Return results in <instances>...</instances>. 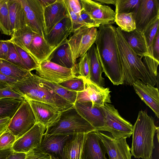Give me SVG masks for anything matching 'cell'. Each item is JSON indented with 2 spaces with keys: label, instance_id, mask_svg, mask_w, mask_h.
I'll return each instance as SVG.
<instances>
[{
  "label": "cell",
  "instance_id": "1f68e13d",
  "mask_svg": "<svg viewBox=\"0 0 159 159\" xmlns=\"http://www.w3.org/2000/svg\"><path fill=\"white\" fill-rule=\"evenodd\" d=\"M40 81L56 94L71 104L74 105L76 101L77 92L70 91L58 84L52 83L39 77Z\"/></svg>",
  "mask_w": 159,
  "mask_h": 159
},
{
  "label": "cell",
  "instance_id": "4316f807",
  "mask_svg": "<svg viewBox=\"0 0 159 159\" xmlns=\"http://www.w3.org/2000/svg\"><path fill=\"white\" fill-rule=\"evenodd\" d=\"M87 134H79L72 135L64 147L63 159H82Z\"/></svg>",
  "mask_w": 159,
  "mask_h": 159
},
{
  "label": "cell",
  "instance_id": "7a4b0ae2",
  "mask_svg": "<svg viewBox=\"0 0 159 159\" xmlns=\"http://www.w3.org/2000/svg\"><path fill=\"white\" fill-rule=\"evenodd\" d=\"M116 38L119 58L123 74V84L130 86L138 80L154 86L157 80L151 76L142 58L132 50L124 38L119 27L116 28Z\"/></svg>",
  "mask_w": 159,
  "mask_h": 159
},
{
  "label": "cell",
  "instance_id": "ba28073f",
  "mask_svg": "<svg viewBox=\"0 0 159 159\" xmlns=\"http://www.w3.org/2000/svg\"><path fill=\"white\" fill-rule=\"evenodd\" d=\"M36 123L35 118L28 101H22L12 118L7 128L17 140L29 130Z\"/></svg>",
  "mask_w": 159,
  "mask_h": 159
},
{
  "label": "cell",
  "instance_id": "6da1fadb",
  "mask_svg": "<svg viewBox=\"0 0 159 159\" xmlns=\"http://www.w3.org/2000/svg\"><path fill=\"white\" fill-rule=\"evenodd\" d=\"M95 42L103 72L116 85L123 84V74L116 38V29L111 25H100Z\"/></svg>",
  "mask_w": 159,
  "mask_h": 159
},
{
  "label": "cell",
  "instance_id": "d6a6232c",
  "mask_svg": "<svg viewBox=\"0 0 159 159\" xmlns=\"http://www.w3.org/2000/svg\"><path fill=\"white\" fill-rule=\"evenodd\" d=\"M22 101L11 98L0 99V119L6 117L12 118Z\"/></svg>",
  "mask_w": 159,
  "mask_h": 159
},
{
  "label": "cell",
  "instance_id": "d4e9b609",
  "mask_svg": "<svg viewBox=\"0 0 159 159\" xmlns=\"http://www.w3.org/2000/svg\"><path fill=\"white\" fill-rule=\"evenodd\" d=\"M47 60L63 67L76 70L68 39H65L53 52Z\"/></svg>",
  "mask_w": 159,
  "mask_h": 159
},
{
  "label": "cell",
  "instance_id": "ffe728a7",
  "mask_svg": "<svg viewBox=\"0 0 159 159\" xmlns=\"http://www.w3.org/2000/svg\"><path fill=\"white\" fill-rule=\"evenodd\" d=\"M107 149L96 131L87 134L82 151V159H107Z\"/></svg>",
  "mask_w": 159,
  "mask_h": 159
},
{
  "label": "cell",
  "instance_id": "f5cc1de1",
  "mask_svg": "<svg viewBox=\"0 0 159 159\" xmlns=\"http://www.w3.org/2000/svg\"><path fill=\"white\" fill-rule=\"evenodd\" d=\"M12 151V147L7 149L0 150V159H7Z\"/></svg>",
  "mask_w": 159,
  "mask_h": 159
},
{
  "label": "cell",
  "instance_id": "83f0119b",
  "mask_svg": "<svg viewBox=\"0 0 159 159\" xmlns=\"http://www.w3.org/2000/svg\"><path fill=\"white\" fill-rule=\"evenodd\" d=\"M90 66L89 80L97 85L105 86L104 79L102 76V69L97 55L95 45L93 44L87 52Z\"/></svg>",
  "mask_w": 159,
  "mask_h": 159
},
{
  "label": "cell",
  "instance_id": "f907efd6",
  "mask_svg": "<svg viewBox=\"0 0 159 159\" xmlns=\"http://www.w3.org/2000/svg\"><path fill=\"white\" fill-rule=\"evenodd\" d=\"M17 81L16 80L7 76L0 72V82L10 86Z\"/></svg>",
  "mask_w": 159,
  "mask_h": 159
},
{
  "label": "cell",
  "instance_id": "e575fe53",
  "mask_svg": "<svg viewBox=\"0 0 159 159\" xmlns=\"http://www.w3.org/2000/svg\"><path fill=\"white\" fill-rule=\"evenodd\" d=\"M7 2L8 0H0V31L2 34L11 36Z\"/></svg>",
  "mask_w": 159,
  "mask_h": 159
},
{
  "label": "cell",
  "instance_id": "9c48e42d",
  "mask_svg": "<svg viewBox=\"0 0 159 159\" xmlns=\"http://www.w3.org/2000/svg\"><path fill=\"white\" fill-rule=\"evenodd\" d=\"M36 75L49 82L59 83L76 76V70L66 68L47 60L39 64Z\"/></svg>",
  "mask_w": 159,
  "mask_h": 159
},
{
  "label": "cell",
  "instance_id": "60d3db41",
  "mask_svg": "<svg viewBox=\"0 0 159 159\" xmlns=\"http://www.w3.org/2000/svg\"><path fill=\"white\" fill-rule=\"evenodd\" d=\"M16 140L15 136L7 129L0 135V150L11 148Z\"/></svg>",
  "mask_w": 159,
  "mask_h": 159
},
{
  "label": "cell",
  "instance_id": "d6986e66",
  "mask_svg": "<svg viewBox=\"0 0 159 159\" xmlns=\"http://www.w3.org/2000/svg\"><path fill=\"white\" fill-rule=\"evenodd\" d=\"M136 93L145 104L159 118V92L157 88L148 84H144L140 80L133 84Z\"/></svg>",
  "mask_w": 159,
  "mask_h": 159
},
{
  "label": "cell",
  "instance_id": "30bf717a",
  "mask_svg": "<svg viewBox=\"0 0 159 159\" xmlns=\"http://www.w3.org/2000/svg\"><path fill=\"white\" fill-rule=\"evenodd\" d=\"M24 9L27 25L44 39L46 35L44 8L39 0H21Z\"/></svg>",
  "mask_w": 159,
  "mask_h": 159
},
{
  "label": "cell",
  "instance_id": "680465c9",
  "mask_svg": "<svg viewBox=\"0 0 159 159\" xmlns=\"http://www.w3.org/2000/svg\"><path fill=\"white\" fill-rule=\"evenodd\" d=\"M50 159H59V158L57 157H55L52 156H50Z\"/></svg>",
  "mask_w": 159,
  "mask_h": 159
},
{
  "label": "cell",
  "instance_id": "b9f144b4",
  "mask_svg": "<svg viewBox=\"0 0 159 159\" xmlns=\"http://www.w3.org/2000/svg\"><path fill=\"white\" fill-rule=\"evenodd\" d=\"M3 98H11L21 101L26 99L24 96L14 91L10 86L0 88V99Z\"/></svg>",
  "mask_w": 159,
  "mask_h": 159
},
{
  "label": "cell",
  "instance_id": "7dc6e473",
  "mask_svg": "<svg viewBox=\"0 0 159 159\" xmlns=\"http://www.w3.org/2000/svg\"><path fill=\"white\" fill-rule=\"evenodd\" d=\"M8 40H0V59L6 60L9 49Z\"/></svg>",
  "mask_w": 159,
  "mask_h": 159
},
{
  "label": "cell",
  "instance_id": "277c9868",
  "mask_svg": "<svg viewBox=\"0 0 159 159\" xmlns=\"http://www.w3.org/2000/svg\"><path fill=\"white\" fill-rule=\"evenodd\" d=\"M156 128L153 118L148 116L146 111H139L133 127L130 148L132 156L139 159H152Z\"/></svg>",
  "mask_w": 159,
  "mask_h": 159
},
{
  "label": "cell",
  "instance_id": "f6af8a7d",
  "mask_svg": "<svg viewBox=\"0 0 159 159\" xmlns=\"http://www.w3.org/2000/svg\"><path fill=\"white\" fill-rule=\"evenodd\" d=\"M65 5L72 11L80 16L82 11L80 0H64Z\"/></svg>",
  "mask_w": 159,
  "mask_h": 159
},
{
  "label": "cell",
  "instance_id": "4dcf8cb0",
  "mask_svg": "<svg viewBox=\"0 0 159 159\" xmlns=\"http://www.w3.org/2000/svg\"><path fill=\"white\" fill-rule=\"evenodd\" d=\"M0 72L18 81L30 76L31 71L22 68L6 60L0 59Z\"/></svg>",
  "mask_w": 159,
  "mask_h": 159
},
{
  "label": "cell",
  "instance_id": "6f0895ef",
  "mask_svg": "<svg viewBox=\"0 0 159 159\" xmlns=\"http://www.w3.org/2000/svg\"><path fill=\"white\" fill-rule=\"evenodd\" d=\"M159 127H157V128H156V132L157 133V140H158V142H159Z\"/></svg>",
  "mask_w": 159,
  "mask_h": 159
},
{
  "label": "cell",
  "instance_id": "7c38bea8",
  "mask_svg": "<svg viewBox=\"0 0 159 159\" xmlns=\"http://www.w3.org/2000/svg\"><path fill=\"white\" fill-rule=\"evenodd\" d=\"M82 10L99 25L115 23L116 13L110 7L94 0H80Z\"/></svg>",
  "mask_w": 159,
  "mask_h": 159
},
{
  "label": "cell",
  "instance_id": "484cf974",
  "mask_svg": "<svg viewBox=\"0 0 159 159\" xmlns=\"http://www.w3.org/2000/svg\"><path fill=\"white\" fill-rule=\"evenodd\" d=\"M59 45L56 47L50 46L47 43L43 37L36 34L30 45L29 53L39 64L47 60Z\"/></svg>",
  "mask_w": 159,
  "mask_h": 159
},
{
  "label": "cell",
  "instance_id": "f1b7e54d",
  "mask_svg": "<svg viewBox=\"0 0 159 159\" xmlns=\"http://www.w3.org/2000/svg\"><path fill=\"white\" fill-rule=\"evenodd\" d=\"M159 19L156 20L148 26L143 33L147 43L150 59V67L149 73L154 78L158 75L157 68L159 61L155 60L153 57L152 48L154 42L159 32Z\"/></svg>",
  "mask_w": 159,
  "mask_h": 159
},
{
  "label": "cell",
  "instance_id": "7402d4cb",
  "mask_svg": "<svg viewBox=\"0 0 159 159\" xmlns=\"http://www.w3.org/2000/svg\"><path fill=\"white\" fill-rule=\"evenodd\" d=\"M68 15L64 0H57L54 3L44 8V18L46 35Z\"/></svg>",
  "mask_w": 159,
  "mask_h": 159
},
{
  "label": "cell",
  "instance_id": "9f6ffc18",
  "mask_svg": "<svg viewBox=\"0 0 159 159\" xmlns=\"http://www.w3.org/2000/svg\"><path fill=\"white\" fill-rule=\"evenodd\" d=\"M8 86L5 84L0 82V88H5Z\"/></svg>",
  "mask_w": 159,
  "mask_h": 159
},
{
  "label": "cell",
  "instance_id": "ac0fdd59",
  "mask_svg": "<svg viewBox=\"0 0 159 159\" xmlns=\"http://www.w3.org/2000/svg\"><path fill=\"white\" fill-rule=\"evenodd\" d=\"M74 106L79 114L96 131H99L104 126V117L102 107L93 105L91 102H76Z\"/></svg>",
  "mask_w": 159,
  "mask_h": 159
},
{
  "label": "cell",
  "instance_id": "bcb514c9",
  "mask_svg": "<svg viewBox=\"0 0 159 159\" xmlns=\"http://www.w3.org/2000/svg\"><path fill=\"white\" fill-rule=\"evenodd\" d=\"M80 17L82 20L84 27L89 28H98L100 25L97 24L94 20L83 11H82Z\"/></svg>",
  "mask_w": 159,
  "mask_h": 159
},
{
  "label": "cell",
  "instance_id": "2e32d148",
  "mask_svg": "<svg viewBox=\"0 0 159 159\" xmlns=\"http://www.w3.org/2000/svg\"><path fill=\"white\" fill-rule=\"evenodd\" d=\"M121 30L124 38L133 51L139 57H143L142 61L149 72L150 59L143 33L136 29L129 32Z\"/></svg>",
  "mask_w": 159,
  "mask_h": 159
},
{
  "label": "cell",
  "instance_id": "5bb4252c",
  "mask_svg": "<svg viewBox=\"0 0 159 159\" xmlns=\"http://www.w3.org/2000/svg\"><path fill=\"white\" fill-rule=\"evenodd\" d=\"M46 128L39 123L35 125L27 132L16 140L12 147L13 151L26 153L38 148Z\"/></svg>",
  "mask_w": 159,
  "mask_h": 159
},
{
  "label": "cell",
  "instance_id": "d590c367",
  "mask_svg": "<svg viewBox=\"0 0 159 159\" xmlns=\"http://www.w3.org/2000/svg\"><path fill=\"white\" fill-rule=\"evenodd\" d=\"M140 0H116V13H129L136 12Z\"/></svg>",
  "mask_w": 159,
  "mask_h": 159
},
{
  "label": "cell",
  "instance_id": "f546056e",
  "mask_svg": "<svg viewBox=\"0 0 159 159\" xmlns=\"http://www.w3.org/2000/svg\"><path fill=\"white\" fill-rule=\"evenodd\" d=\"M36 34L27 25L23 28L14 31L9 40L30 54L29 47Z\"/></svg>",
  "mask_w": 159,
  "mask_h": 159
},
{
  "label": "cell",
  "instance_id": "e0dca14e",
  "mask_svg": "<svg viewBox=\"0 0 159 159\" xmlns=\"http://www.w3.org/2000/svg\"><path fill=\"white\" fill-rule=\"evenodd\" d=\"M29 103L34 114L36 123H39L46 128L57 121L61 112L47 103L26 99Z\"/></svg>",
  "mask_w": 159,
  "mask_h": 159
},
{
  "label": "cell",
  "instance_id": "603a6c76",
  "mask_svg": "<svg viewBox=\"0 0 159 159\" xmlns=\"http://www.w3.org/2000/svg\"><path fill=\"white\" fill-rule=\"evenodd\" d=\"M72 33V24L68 15L57 24L51 31L47 34L44 39L52 47L60 45Z\"/></svg>",
  "mask_w": 159,
  "mask_h": 159
},
{
  "label": "cell",
  "instance_id": "c3c4849f",
  "mask_svg": "<svg viewBox=\"0 0 159 159\" xmlns=\"http://www.w3.org/2000/svg\"><path fill=\"white\" fill-rule=\"evenodd\" d=\"M152 55L153 59L159 61V31L158 32L154 42Z\"/></svg>",
  "mask_w": 159,
  "mask_h": 159
},
{
  "label": "cell",
  "instance_id": "44dd1931",
  "mask_svg": "<svg viewBox=\"0 0 159 159\" xmlns=\"http://www.w3.org/2000/svg\"><path fill=\"white\" fill-rule=\"evenodd\" d=\"M72 135L44 134L38 148L50 156L57 157L59 159H63L64 147L67 141L71 138Z\"/></svg>",
  "mask_w": 159,
  "mask_h": 159
},
{
  "label": "cell",
  "instance_id": "52a82bcc",
  "mask_svg": "<svg viewBox=\"0 0 159 159\" xmlns=\"http://www.w3.org/2000/svg\"><path fill=\"white\" fill-rule=\"evenodd\" d=\"M68 39L72 57L76 63L77 59L84 55L94 44L98 30L96 27H82L73 32Z\"/></svg>",
  "mask_w": 159,
  "mask_h": 159
},
{
  "label": "cell",
  "instance_id": "836d02e7",
  "mask_svg": "<svg viewBox=\"0 0 159 159\" xmlns=\"http://www.w3.org/2000/svg\"><path fill=\"white\" fill-rule=\"evenodd\" d=\"M115 22L122 31L129 32L136 29L133 13H116Z\"/></svg>",
  "mask_w": 159,
  "mask_h": 159
},
{
  "label": "cell",
  "instance_id": "ab89813d",
  "mask_svg": "<svg viewBox=\"0 0 159 159\" xmlns=\"http://www.w3.org/2000/svg\"><path fill=\"white\" fill-rule=\"evenodd\" d=\"M9 49L8 54L7 57L5 60L25 70L29 71L27 67L22 61L20 56L16 51L14 44L9 41Z\"/></svg>",
  "mask_w": 159,
  "mask_h": 159
},
{
  "label": "cell",
  "instance_id": "5b68a950",
  "mask_svg": "<svg viewBox=\"0 0 159 159\" xmlns=\"http://www.w3.org/2000/svg\"><path fill=\"white\" fill-rule=\"evenodd\" d=\"M95 129L78 112L74 105L61 112L58 119L46 128L44 134L70 135L88 133Z\"/></svg>",
  "mask_w": 159,
  "mask_h": 159
},
{
  "label": "cell",
  "instance_id": "3957f363",
  "mask_svg": "<svg viewBox=\"0 0 159 159\" xmlns=\"http://www.w3.org/2000/svg\"><path fill=\"white\" fill-rule=\"evenodd\" d=\"M10 86L14 91L25 98L49 104L60 112L72 107L71 104L42 84L38 76L32 74Z\"/></svg>",
  "mask_w": 159,
  "mask_h": 159
},
{
  "label": "cell",
  "instance_id": "816d5d0a",
  "mask_svg": "<svg viewBox=\"0 0 159 159\" xmlns=\"http://www.w3.org/2000/svg\"><path fill=\"white\" fill-rule=\"evenodd\" d=\"M26 153L13 151L7 159H25Z\"/></svg>",
  "mask_w": 159,
  "mask_h": 159
},
{
  "label": "cell",
  "instance_id": "8d00e7d4",
  "mask_svg": "<svg viewBox=\"0 0 159 159\" xmlns=\"http://www.w3.org/2000/svg\"><path fill=\"white\" fill-rule=\"evenodd\" d=\"M58 84L69 90L77 92L83 91L85 88L84 78L79 75L75 76Z\"/></svg>",
  "mask_w": 159,
  "mask_h": 159
},
{
  "label": "cell",
  "instance_id": "db71d44e",
  "mask_svg": "<svg viewBox=\"0 0 159 159\" xmlns=\"http://www.w3.org/2000/svg\"><path fill=\"white\" fill-rule=\"evenodd\" d=\"M44 9L56 2L57 0H39Z\"/></svg>",
  "mask_w": 159,
  "mask_h": 159
},
{
  "label": "cell",
  "instance_id": "681fc988",
  "mask_svg": "<svg viewBox=\"0 0 159 159\" xmlns=\"http://www.w3.org/2000/svg\"><path fill=\"white\" fill-rule=\"evenodd\" d=\"M11 119L8 117L0 119V135L7 129Z\"/></svg>",
  "mask_w": 159,
  "mask_h": 159
},
{
  "label": "cell",
  "instance_id": "8fae6325",
  "mask_svg": "<svg viewBox=\"0 0 159 159\" xmlns=\"http://www.w3.org/2000/svg\"><path fill=\"white\" fill-rule=\"evenodd\" d=\"M159 0H140L134 13L136 30L143 33L147 28L159 19Z\"/></svg>",
  "mask_w": 159,
  "mask_h": 159
},
{
  "label": "cell",
  "instance_id": "7bdbcfd3",
  "mask_svg": "<svg viewBox=\"0 0 159 159\" xmlns=\"http://www.w3.org/2000/svg\"><path fill=\"white\" fill-rule=\"evenodd\" d=\"M50 156L38 148L33 149L26 153L25 159H50Z\"/></svg>",
  "mask_w": 159,
  "mask_h": 159
},
{
  "label": "cell",
  "instance_id": "f35d334b",
  "mask_svg": "<svg viewBox=\"0 0 159 159\" xmlns=\"http://www.w3.org/2000/svg\"><path fill=\"white\" fill-rule=\"evenodd\" d=\"M76 72L79 76L89 80L90 66L87 52L80 58L78 63L76 64Z\"/></svg>",
  "mask_w": 159,
  "mask_h": 159
},
{
  "label": "cell",
  "instance_id": "11a10c76",
  "mask_svg": "<svg viewBox=\"0 0 159 159\" xmlns=\"http://www.w3.org/2000/svg\"><path fill=\"white\" fill-rule=\"evenodd\" d=\"M94 1L101 4H112L115 5L116 4V0H95Z\"/></svg>",
  "mask_w": 159,
  "mask_h": 159
},
{
  "label": "cell",
  "instance_id": "4fadbf2b",
  "mask_svg": "<svg viewBox=\"0 0 159 159\" xmlns=\"http://www.w3.org/2000/svg\"><path fill=\"white\" fill-rule=\"evenodd\" d=\"M84 79L85 83V89L83 91L77 92L76 102H91L93 105L100 107L106 103H111L110 94L111 91L109 88L99 86L89 80Z\"/></svg>",
  "mask_w": 159,
  "mask_h": 159
},
{
  "label": "cell",
  "instance_id": "cb8c5ba5",
  "mask_svg": "<svg viewBox=\"0 0 159 159\" xmlns=\"http://www.w3.org/2000/svg\"><path fill=\"white\" fill-rule=\"evenodd\" d=\"M11 35L15 31L27 25L25 12L21 0H8Z\"/></svg>",
  "mask_w": 159,
  "mask_h": 159
},
{
  "label": "cell",
  "instance_id": "74e56055",
  "mask_svg": "<svg viewBox=\"0 0 159 159\" xmlns=\"http://www.w3.org/2000/svg\"><path fill=\"white\" fill-rule=\"evenodd\" d=\"M14 44L22 61L29 71L35 70L38 67L39 64L31 55L17 46Z\"/></svg>",
  "mask_w": 159,
  "mask_h": 159
},
{
  "label": "cell",
  "instance_id": "8992f818",
  "mask_svg": "<svg viewBox=\"0 0 159 159\" xmlns=\"http://www.w3.org/2000/svg\"><path fill=\"white\" fill-rule=\"evenodd\" d=\"M101 107L104 113V124L99 131L108 132L116 139L129 138L133 132V125L122 118L113 105L106 103Z\"/></svg>",
  "mask_w": 159,
  "mask_h": 159
},
{
  "label": "cell",
  "instance_id": "9a60e30c",
  "mask_svg": "<svg viewBox=\"0 0 159 159\" xmlns=\"http://www.w3.org/2000/svg\"><path fill=\"white\" fill-rule=\"evenodd\" d=\"M107 150L109 159H132L130 148L126 139H116L96 131Z\"/></svg>",
  "mask_w": 159,
  "mask_h": 159
},
{
  "label": "cell",
  "instance_id": "ee69618b",
  "mask_svg": "<svg viewBox=\"0 0 159 159\" xmlns=\"http://www.w3.org/2000/svg\"><path fill=\"white\" fill-rule=\"evenodd\" d=\"M68 13L71 19L72 27V33L79 28L84 27L83 23L80 16L78 15L72 11L66 5Z\"/></svg>",
  "mask_w": 159,
  "mask_h": 159
}]
</instances>
